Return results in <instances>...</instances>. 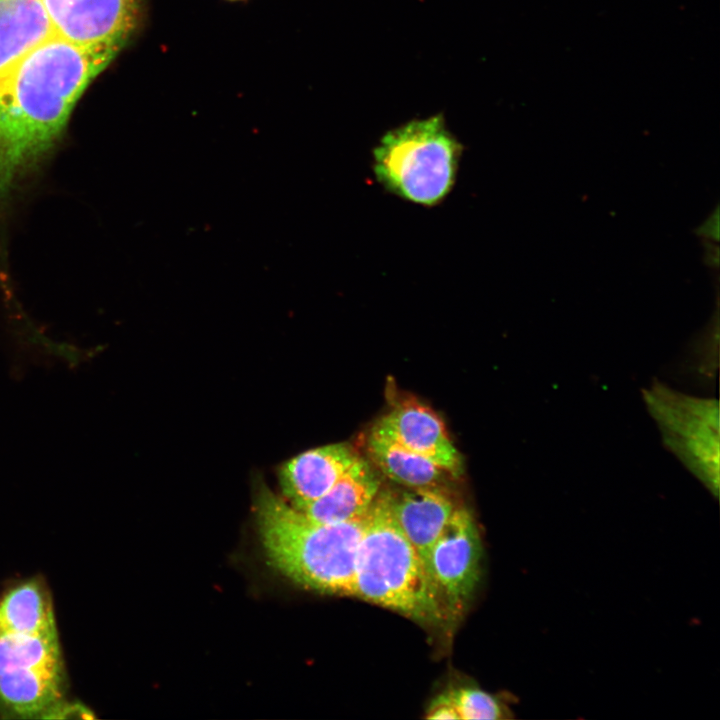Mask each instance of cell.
<instances>
[{"label": "cell", "mask_w": 720, "mask_h": 720, "mask_svg": "<svg viewBox=\"0 0 720 720\" xmlns=\"http://www.w3.org/2000/svg\"><path fill=\"white\" fill-rule=\"evenodd\" d=\"M463 147L441 114L388 131L374 148L373 172L390 193L434 206L452 190Z\"/></svg>", "instance_id": "obj_4"}, {"label": "cell", "mask_w": 720, "mask_h": 720, "mask_svg": "<svg viewBox=\"0 0 720 720\" xmlns=\"http://www.w3.org/2000/svg\"><path fill=\"white\" fill-rule=\"evenodd\" d=\"M56 32L41 0H0V74Z\"/></svg>", "instance_id": "obj_13"}, {"label": "cell", "mask_w": 720, "mask_h": 720, "mask_svg": "<svg viewBox=\"0 0 720 720\" xmlns=\"http://www.w3.org/2000/svg\"><path fill=\"white\" fill-rule=\"evenodd\" d=\"M255 513L266 556L274 568L307 589L354 595L365 517L346 523L318 522L263 484L257 490Z\"/></svg>", "instance_id": "obj_2"}, {"label": "cell", "mask_w": 720, "mask_h": 720, "mask_svg": "<svg viewBox=\"0 0 720 720\" xmlns=\"http://www.w3.org/2000/svg\"><path fill=\"white\" fill-rule=\"evenodd\" d=\"M117 53L56 32L0 74V199L48 155L86 87Z\"/></svg>", "instance_id": "obj_1"}, {"label": "cell", "mask_w": 720, "mask_h": 720, "mask_svg": "<svg viewBox=\"0 0 720 720\" xmlns=\"http://www.w3.org/2000/svg\"><path fill=\"white\" fill-rule=\"evenodd\" d=\"M481 540L471 513L456 507L435 541L427 563L446 617L456 618L480 579Z\"/></svg>", "instance_id": "obj_7"}, {"label": "cell", "mask_w": 720, "mask_h": 720, "mask_svg": "<svg viewBox=\"0 0 720 720\" xmlns=\"http://www.w3.org/2000/svg\"><path fill=\"white\" fill-rule=\"evenodd\" d=\"M380 486L374 468L359 457L323 496L299 510L322 523L357 521L367 514Z\"/></svg>", "instance_id": "obj_12"}, {"label": "cell", "mask_w": 720, "mask_h": 720, "mask_svg": "<svg viewBox=\"0 0 720 720\" xmlns=\"http://www.w3.org/2000/svg\"><path fill=\"white\" fill-rule=\"evenodd\" d=\"M449 692L459 720L503 719L508 713L497 697L481 689L462 687Z\"/></svg>", "instance_id": "obj_16"}, {"label": "cell", "mask_w": 720, "mask_h": 720, "mask_svg": "<svg viewBox=\"0 0 720 720\" xmlns=\"http://www.w3.org/2000/svg\"><path fill=\"white\" fill-rule=\"evenodd\" d=\"M425 717L433 720H459V715L449 691L439 695L431 702Z\"/></svg>", "instance_id": "obj_17"}, {"label": "cell", "mask_w": 720, "mask_h": 720, "mask_svg": "<svg viewBox=\"0 0 720 720\" xmlns=\"http://www.w3.org/2000/svg\"><path fill=\"white\" fill-rule=\"evenodd\" d=\"M643 400L662 440L714 497L719 493V406L717 399L681 393L655 379Z\"/></svg>", "instance_id": "obj_5"}, {"label": "cell", "mask_w": 720, "mask_h": 720, "mask_svg": "<svg viewBox=\"0 0 720 720\" xmlns=\"http://www.w3.org/2000/svg\"><path fill=\"white\" fill-rule=\"evenodd\" d=\"M367 449L375 466L404 487H439L449 475L430 459L403 447L375 427L368 436Z\"/></svg>", "instance_id": "obj_15"}, {"label": "cell", "mask_w": 720, "mask_h": 720, "mask_svg": "<svg viewBox=\"0 0 720 720\" xmlns=\"http://www.w3.org/2000/svg\"><path fill=\"white\" fill-rule=\"evenodd\" d=\"M0 633L57 638L52 599L38 579L9 590L0 602Z\"/></svg>", "instance_id": "obj_14"}, {"label": "cell", "mask_w": 720, "mask_h": 720, "mask_svg": "<svg viewBox=\"0 0 720 720\" xmlns=\"http://www.w3.org/2000/svg\"><path fill=\"white\" fill-rule=\"evenodd\" d=\"M63 662L57 638L0 633V702L25 717L59 702Z\"/></svg>", "instance_id": "obj_6"}, {"label": "cell", "mask_w": 720, "mask_h": 720, "mask_svg": "<svg viewBox=\"0 0 720 720\" xmlns=\"http://www.w3.org/2000/svg\"><path fill=\"white\" fill-rule=\"evenodd\" d=\"M353 596L426 624L447 619L424 562L394 518L388 491L380 490L364 518Z\"/></svg>", "instance_id": "obj_3"}, {"label": "cell", "mask_w": 720, "mask_h": 720, "mask_svg": "<svg viewBox=\"0 0 720 720\" xmlns=\"http://www.w3.org/2000/svg\"><path fill=\"white\" fill-rule=\"evenodd\" d=\"M67 40L119 51L133 31L140 0H41Z\"/></svg>", "instance_id": "obj_8"}, {"label": "cell", "mask_w": 720, "mask_h": 720, "mask_svg": "<svg viewBox=\"0 0 720 720\" xmlns=\"http://www.w3.org/2000/svg\"><path fill=\"white\" fill-rule=\"evenodd\" d=\"M696 234L703 237L707 241L719 240V208L713 211L711 215L696 229Z\"/></svg>", "instance_id": "obj_18"}, {"label": "cell", "mask_w": 720, "mask_h": 720, "mask_svg": "<svg viewBox=\"0 0 720 720\" xmlns=\"http://www.w3.org/2000/svg\"><path fill=\"white\" fill-rule=\"evenodd\" d=\"M359 457L346 443L305 451L280 467L282 492L300 509L323 496Z\"/></svg>", "instance_id": "obj_10"}, {"label": "cell", "mask_w": 720, "mask_h": 720, "mask_svg": "<svg viewBox=\"0 0 720 720\" xmlns=\"http://www.w3.org/2000/svg\"><path fill=\"white\" fill-rule=\"evenodd\" d=\"M392 513L427 570L431 549L456 506L439 487L388 491Z\"/></svg>", "instance_id": "obj_11"}, {"label": "cell", "mask_w": 720, "mask_h": 720, "mask_svg": "<svg viewBox=\"0 0 720 720\" xmlns=\"http://www.w3.org/2000/svg\"><path fill=\"white\" fill-rule=\"evenodd\" d=\"M374 427L403 447L424 456L450 476L462 473L461 456L441 419L416 400L396 403Z\"/></svg>", "instance_id": "obj_9"}]
</instances>
